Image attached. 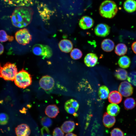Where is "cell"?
<instances>
[{
	"label": "cell",
	"instance_id": "14",
	"mask_svg": "<svg viewBox=\"0 0 136 136\" xmlns=\"http://www.w3.org/2000/svg\"><path fill=\"white\" fill-rule=\"evenodd\" d=\"M58 46L62 52L68 53L72 50L73 45L72 42L70 40L63 39L60 41L58 44Z\"/></svg>",
	"mask_w": 136,
	"mask_h": 136
},
{
	"label": "cell",
	"instance_id": "29",
	"mask_svg": "<svg viewBox=\"0 0 136 136\" xmlns=\"http://www.w3.org/2000/svg\"><path fill=\"white\" fill-rule=\"evenodd\" d=\"M71 58L74 60L80 59L82 57L83 53L79 49L75 48L72 50L70 54Z\"/></svg>",
	"mask_w": 136,
	"mask_h": 136
},
{
	"label": "cell",
	"instance_id": "8",
	"mask_svg": "<svg viewBox=\"0 0 136 136\" xmlns=\"http://www.w3.org/2000/svg\"><path fill=\"white\" fill-rule=\"evenodd\" d=\"M79 105L75 100L70 99L66 101L64 104V109L68 113L73 115L75 117H77L78 114L77 112L78 110Z\"/></svg>",
	"mask_w": 136,
	"mask_h": 136
},
{
	"label": "cell",
	"instance_id": "24",
	"mask_svg": "<svg viewBox=\"0 0 136 136\" xmlns=\"http://www.w3.org/2000/svg\"><path fill=\"white\" fill-rule=\"evenodd\" d=\"M39 12L43 19L46 20L48 19L51 14V11L48 9L43 5L39 8Z\"/></svg>",
	"mask_w": 136,
	"mask_h": 136
},
{
	"label": "cell",
	"instance_id": "9",
	"mask_svg": "<svg viewBox=\"0 0 136 136\" xmlns=\"http://www.w3.org/2000/svg\"><path fill=\"white\" fill-rule=\"evenodd\" d=\"M119 93L123 96L127 97L131 95L133 91V88L130 84L127 81L122 82L118 88Z\"/></svg>",
	"mask_w": 136,
	"mask_h": 136
},
{
	"label": "cell",
	"instance_id": "16",
	"mask_svg": "<svg viewBox=\"0 0 136 136\" xmlns=\"http://www.w3.org/2000/svg\"><path fill=\"white\" fill-rule=\"evenodd\" d=\"M122 96L119 92L116 91H111L109 94L108 100L111 103L116 104L121 103L122 100Z\"/></svg>",
	"mask_w": 136,
	"mask_h": 136
},
{
	"label": "cell",
	"instance_id": "36",
	"mask_svg": "<svg viewBox=\"0 0 136 136\" xmlns=\"http://www.w3.org/2000/svg\"><path fill=\"white\" fill-rule=\"evenodd\" d=\"M131 48L134 53L136 54V41L133 43L131 45Z\"/></svg>",
	"mask_w": 136,
	"mask_h": 136
},
{
	"label": "cell",
	"instance_id": "30",
	"mask_svg": "<svg viewBox=\"0 0 136 136\" xmlns=\"http://www.w3.org/2000/svg\"><path fill=\"white\" fill-rule=\"evenodd\" d=\"M127 79L129 82L136 86V71H133L129 73Z\"/></svg>",
	"mask_w": 136,
	"mask_h": 136
},
{
	"label": "cell",
	"instance_id": "7",
	"mask_svg": "<svg viewBox=\"0 0 136 136\" xmlns=\"http://www.w3.org/2000/svg\"><path fill=\"white\" fill-rule=\"evenodd\" d=\"M40 86L46 91L51 90L53 88L55 81L53 79L51 76L48 75L42 77L39 81Z\"/></svg>",
	"mask_w": 136,
	"mask_h": 136
},
{
	"label": "cell",
	"instance_id": "17",
	"mask_svg": "<svg viewBox=\"0 0 136 136\" xmlns=\"http://www.w3.org/2000/svg\"><path fill=\"white\" fill-rule=\"evenodd\" d=\"M116 122L115 117L111 115L107 112L105 113L103 115V122L106 127L110 128L113 126Z\"/></svg>",
	"mask_w": 136,
	"mask_h": 136
},
{
	"label": "cell",
	"instance_id": "5",
	"mask_svg": "<svg viewBox=\"0 0 136 136\" xmlns=\"http://www.w3.org/2000/svg\"><path fill=\"white\" fill-rule=\"evenodd\" d=\"M32 51L34 54L41 56L43 59L49 58L53 54L52 50L49 46L42 44L35 45L32 48Z\"/></svg>",
	"mask_w": 136,
	"mask_h": 136
},
{
	"label": "cell",
	"instance_id": "11",
	"mask_svg": "<svg viewBox=\"0 0 136 136\" xmlns=\"http://www.w3.org/2000/svg\"><path fill=\"white\" fill-rule=\"evenodd\" d=\"M94 21L91 17L84 16L82 17L80 20L79 25L80 27L83 29H87L91 28L93 25Z\"/></svg>",
	"mask_w": 136,
	"mask_h": 136
},
{
	"label": "cell",
	"instance_id": "33",
	"mask_svg": "<svg viewBox=\"0 0 136 136\" xmlns=\"http://www.w3.org/2000/svg\"><path fill=\"white\" fill-rule=\"evenodd\" d=\"M111 136H124L123 132L119 128H114L111 131Z\"/></svg>",
	"mask_w": 136,
	"mask_h": 136
},
{
	"label": "cell",
	"instance_id": "13",
	"mask_svg": "<svg viewBox=\"0 0 136 136\" xmlns=\"http://www.w3.org/2000/svg\"><path fill=\"white\" fill-rule=\"evenodd\" d=\"M15 131L17 136H29L30 130L29 126L25 124H22L15 128Z\"/></svg>",
	"mask_w": 136,
	"mask_h": 136
},
{
	"label": "cell",
	"instance_id": "27",
	"mask_svg": "<svg viewBox=\"0 0 136 136\" xmlns=\"http://www.w3.org/2000/svg\"><path fill=\"white\" fill-rule=\"evenodd\" d=\"M125 108L126 110H130L133 109L136 105V103L134 99L131 97L126 98L124 102Z\"/></svg>",
	"mask_w": 136,
	"mask_h": 136
},
{
	"label": "cell",
	"instance_id": "35",
	"mask_svg": "<svg viewBox=\"0 0 136 136\" xmlns=\"http://www.w3.org/2000/svg\"><path fill=\"white\" fill-rule=\"evenodd\" d=\"M41 136H52L50 134V131L47 127H44L41 129Z\"/></svg>",
	"mask_w": 136,
	"mask_h": 136
},
{
	"label": "cell",
	"instance_id": "4",
	"mask_svg": "<svg viewBox=\"0 0 136 136\" xmlns=\"http://www.w3.org/2000/svg\"><path fill=\"white\" fill-rule=\"evenodd\" d=\"M14 81L17 86L22 88H25L30 86L32 82L30 74L23 69L17 73Z\"/></svg>",
	"mask_w": 136,
	"mask_h": 136
},
{
	"label": "cell",
	"instance_id": "31",
	"mask_svg": "<svg viewBox=\"0 0 136 136\" xmlns=\"http://www.w3.org/2000/svg\"><path fill=\"white\" fill-rule=\"evenodd\" d=\"M41 123L42 125L44 127H49L51 125L52 121L49 117H44L41 119Z\"/></svg>",
	"mask_w": 136,
	"mask_h": 136
},
{
	"label": "cell",
	"instance_id": "1",
	"mask_svg": "<svg viewBox=\"0 0 136 136\" xmlns=\"http://www.w3.org/2000/svg\"><path fill=\"white\" fill-rule=\"evenodd\" d=\"M32 9L27 6H21L15 9L11 17L13 25L19 28L26 27L31 22L33 14Z\"/></svg>",
	"mask_w": 136,
	"mask_h": 136
},
{
	"label": "cell",
	"instance_id": "3",
	"mask_svg": "<svg viewBox=\"0 0 136 136\" xmlns=\"http://www.w3.org/2000/svg\"><path fill=\"white\" fill-rule=\"evenodd\" d=\"M17 73L14 63L7 62L2 65L0 63V77L5 80L14 81Z\"/></svg>",
	"mask_w": 136,
	"mask_h": 136
},
{
	"label": "cell",
	"instance_id": "32",
	"mask_svg": "<svg viewBox=\"0 0 136 136\" xmlns=\"http://www.w3.org/2000/svg\"><path fill=\"white\" fill-rule=\"evenodd\" d=\"M9 119L8 115L4 113H0V124L4 125L8 122Z\"/></svg>",
	"mask_w": 136,
	"mask_h": 136
},
{
	"label": "cell",
	"instance_id": "12",
	"mask_svg": "<svg viewBox=\"0 0 136 136\" xmlns=\"http://www.w3.org/2000/svg\"><path fill=\"white\" fill-rule=\"evenodd\" d=\"M98 57L96 55L93 53L87 54L84 57V62L85 64L88 67H92L97 63Z\"/></svg>",
	"mask_w": 136,
	"mask_h": 136
},
{
	"label": "cell",
	"instance_id": "18",
	"mask_svg": "<svg viewBox=\"0 0 136 136\" xmlns=\"http://www.w3.org/2000/svg\"><path fill=\"white\" fill-rule=\"evenodd\" d=\"M114 42L111 40L107 39L104 40L101 44V47L104 51L110 52L112 51L114 48Z\"/></svg>",
	"mask_w": 136,
	"mask_h": 136
},
{
	"label": "cell",
	"instance_id": "2",
	"mask_svg": "<svg viewBox=\"0 0 136 136\" xmlns=\"http://www.w3.org/2000/svg\"><path fill=\"white\" fill-rule=\"evenodd\" d=\"M99 10L100 14L102 17L108 18H113L118 11L115 3L110 0L103 2L100 6Z\"/></svg>",
	"mask_w": 136,
	"mask_h": 136
},
{
	"label": "cell",
	"instance_id": "22",
	"mask_svg": "<svg viewBox=\"0 0 136 136\" xmlns=\"http://www.w3.org/2000/svg\"><path fill=\"white\" fill-rule=\"evenodd\" d=\"M131 63L129 58L127 56H124L121 57L118 61L119 66L121 68L126 69L128 67Z\"/></svg>",
	"mask_w": 136,
	"mask_h": 136
},
{
	"label": "cell",
	"instance_id": "6",
	"mask_svg": "<svg viewBox=\"0 0 136 136\" xmlns=\"http://www.w3.org/2000/svg\"><path fill=\"white\" fill-rule=\"evenodd\" d=\"M15 37L18 43L24 45L28 44L32 39L31 35L28 30L25 28L17 31L15 33Z\"/></svg>",
	"mask_w": 136,
	"mask_h": 136
},
{
	"label": "cell",
	"instance_id": "19",
	"mask_svg": "<svg viewBox=\"0 0 136 136\" xmlns=\"http://www.w3.org/2000/svg\"><path fill=\"white\" fill-rule=\"evenodd\" d=\"M124 9L128 13H132L136 10V1L135 0H126L123 4Z\"/></svg>",
	"mask_w": 136,
	"mask_h": 136
},
{
	"label": "cell",
	"instance_id": "34",
	"mask_svg": "<svg viewBox=\"0 0 136 136\" xmlns=\"http://www.w3.org/2000/svg\"><path fill=\"white\" fill-rule=\"evenodd\" d=\"M53 136H64L63 132L60 128L57 127L54 130L53 132Z\"/></svg>",
	"mask_w": 136,
	"mask_h": 136
},
{
	"label": "cell",
	"instance_id": "37",
	"mask_svg": "<svg viewBox=\"0 0 136 136\" xmlns=\"http://www.w3.org/2000/svg\"><path fill=\"white\" fill-rule=\"evenodd\" d=\"M4 50V48L3 46L0 43V55L2 54Z\"/></svg>",
	"mask_w": 136,
	"mask_h": 136
},
{
	"label": "cell",
	"instance_id": "23",
	"mask_svg": "<svg viewBox=\"0 0 136 136\" xmlns=\"http://www.w3.org/2000/svg\"><path fill=\"white\" fill-rule=\"evenodd\" d=\"M127 50V47L125 44L120 43L117 44L115 47V51L117 55L121 56L125 54Z\"/></svg>",
	"mask_w": 136,
	"mask_h": 136
},
{
	"label": "cell",
	"instance_id": "15",
	"mask_svg": "<svg viewBox=\"0 0 136 136\" xmlns=\"http://www.w3.org/2000/svg\"><path fill=\"white\" fill-rule=\"evenodd\" d=\"M45 112L46 115L49 117L53 118H55L59 113V109L55 105H48L46 108Z\"/></svg>",
	"mask_w": 136,
	"mask_h": 136
},
{
	"label": "cell",
	"instance_id": "10",
	"mask_svg": "<svg viewBox=\"0 0 136 136\" xmlns=\"http://www.w3.org/2000/svg\"><path fill=\"white\" fill-rule=\"evenodd\" d=\"M110 29L109 26L107 24L103 23H100L95 27L94 32L97 36L105 37L109 34Z\"/></svg>",
	"mask_w": 136,
	"mask_h": 136
},
{
	"label": "cell",
	"instance_id": "25",
	"mask_svg": "<svg viewBox=\"0 0 136 136\" xmlns=\"http://www.w3.org/2000/svg\"><path fill=\"white\" fill-rule=\"evenodd\" d=\"M115 76L117 79L121 80H124L127 78L128 74L125 70L119 68L116 70L115 72Z\"/></svg>",
	"mask_w": 136,
	"mask_h": 136
},
{
	"label": "cell",
	"instance_id": "20",
	"mask_svg": "<svg viewBox=\"0 0 136 136\" xmlns=\"http://www.w3.org/2000/svg\"><path fill=\"white\" fill-rule=\"evenodd\" d=\"M75 124L74 122L67 121L64 122L61 126V128L65 133H69L72 131L74 129Z\"/></svg>",
	"mask_w": 136,
	"mask_h": 136
},
{
	"label": "cell",
	"instance_id": "21",
	"mask_svg": "<svg viewBox=\"0 0 136 136\" xmlns=\"http://www.w3.org/2000/svg\"><path fill=\"white\" fill-rule=\"evenodd\" d=\"M107 110V113L109 115L113 116H116L119 113L120 108L117 105L111 103L108 106Z\"/></svg>",
	"mask_w": 136,
	"mask_h": 136
},
{
	"label": "cell",
	"instance_id": "28",
	"mask_svg": "<svg viewBox=\"0 0 136 136\" xmlns=\"http://www.w3.org/2000/svg\"><path fill=\"white\" fill-rule=\"evenodd\" d=\"M14 39L13 36L8 35L4 30H0V42H5L8 41L11 42Z\"/></svg>",
	"mask_w": 136,
	"mask_h": 136
},
{
	"label": "cell",
	"instance_id": "38",
	"mask_svg": "<svg viewBox=\"0 0 136 136\" xmlns=\"http://www.w3.org/2000/svg\"><path fill=\"white\" fill-rule=\"evenodd\" d=\"M65 136H77V135L72 133H69L66 134Z\"/></svg>",
	"mask_w": 136,
	"mask_h": 136
},
{
	"label": "cell",
	"instance_id": "26",
	"mask_svg": "<svg viewBox=\"0 0 136 136\" xmlns=\"http://www.w3.org/2000/svg\"><path fill=\"white\" fill-rule=\"evenodd\" d=\"M109 93L108 88L105 86L102 85L99 89L98 95L99 97L101 99H106L108 97Z\"/></svg>",
	"mask_w": 136,
	"mask_h": 136
}]
</instances>
